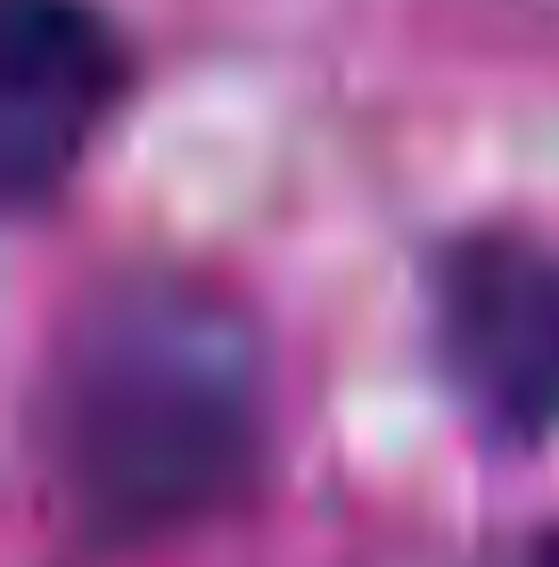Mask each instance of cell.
I'll return each instance as SVG.
<instances>
[{
	"mask_svg": "<svg viewBox=\"0 0 559 567\" xmlns=\"http://www.w3.org/2000/svg\"><path fill=\"white\" fill-rule=\"evenodd\" d=\"M50 477L107 551L239 511L272 436L263 329L189 271H115L66 312L42 386Z\"/></svg>",
	"mask_w": 559,
	"mask_h": 567,
	"instance_id": "1",
	"label": "cell"
},
{
	"mask_svg": "<svg viewBox=\"0 0 559 567\" xmlns=\"http://www.w3.org/2000/svg\"><path fill=\"white\" fill-rule=\"evenodd\" d=\"M436 370L469 427L535 453L559 427V247L535 230H460L428 280Z\"/></svg>",
	"mask_w": 559,
	"mask_h": 567,
	"instance_id": "2",
	"label": "cell"
},
{
	"mask_svg": "<svg viewBox=\"0 0 559 567\" xmlns=\"http://www.w3.org/2000/svg\"><path fill=\"white\" fill-rule=\"evenodd\" d=\"M124 100V42L83 0H9L0 58V182L9 206L33 214L83 165L107 107Z\"/></svg>",
	"mask_w": 559,
	"mask_h": 567,
	"instance_id": "3",
	"label": "cell"
},
{
	"mask_svg": "<svg viewBox=\"0 0 559 567\" xmlns=\"http://www.w3.org/2000/svg\"><path fill=\"white\" fill-rule=\"evenodd\" d=\"M527 567H559V526H551V535H535V551H527Z\"/></svg>",
	"mask_w": 559,
	"mask_h": 567,
	"instance_id": "4",
	"label": "cell"
}]
</instances>
